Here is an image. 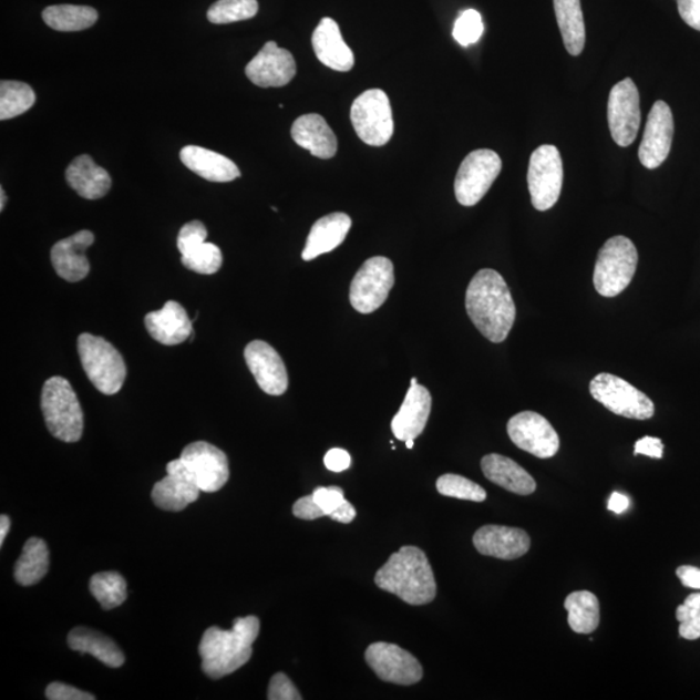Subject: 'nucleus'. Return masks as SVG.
<instances>
[{"label": "nucleus", "instance_id": "79ce46f5", "mask_svg": "<svg viewBox=\"0 0 700 700\" xmlns=\"http://www.w3.org/2000/svg\"><path fill=\"white\" fill-rule=\"evenodd\" d=\"M208 231L200 220H192L181 228L177 246L181 255L189 253L197 246L203 245L207 240Z\"/></svg>", "mask_w": 700, "mask_h": 700}, {"label": "nucleus", "instance_id": "5fc2aeb1", "mask_svg": "<svg viewBox=\"0 0 700 700\" xmlns=\"http://www.w3.org/2000/svg\"><path fill=\"white\" fill-rule=\"evenodd\" d=\"M11 528L10 517L7 515L0 516V545L4 544L7 535H9Z\"/></svg>", "mask_w": 700, "mask_h": 700}, {"label": "nucleus", "instance_id": "5701e85b", "mask_svg": "<svg viewBox=\"0 0 700 700\" xmlns=\"http://www.w3.org/2000/svg\"><path fill=\"white\" fill-rule=\"evenodd\" d=\"M152 338L164 346H178L193 337V323L187 311L177 301H167L163 309L144 318Z\"/></svg>", "mask_w": 700, "mask_h": 700}, {"label": "nucleus", "instance_id": "9b49d317", "mask_svg": "<svg viewBox=\"0 0 700 700\" xmlns=\"http://www.w3.org/2000/svg\"><path fill=\"white\" fill-rule=\"evenodd\" d=\"M527 179L532 205L539 212L552 209L563 185V163L557 147L544 144L534 151Z\"/></svg>", "mask_w": 700, "mask_h": 700}, {"label": "nucleus", "instance_id": "864d4df0", "mask_svg": "<svg viewBox=\"0 0 700 700\" xmlns=\"http://www.w3.org/2000/svg\"><path fill=\"white\" fill-rule=\"evenodd\" d=\"M630 505V501L627 496L619 492H614L610 500H608V509L615 514L626 513Z\"/></svg>", "mask_w": 700, "mask_h": 700}, {"label": "nucleus", "instance_id": "9d476101", "mask_svg": "<svg viewBox=\"0 0 700 700\" xmlns=\"http://www.w3.org/2000/svg\"><path fill=\"white\" fill-rule=\"evenodd\" d=\"M394 286V268L387 257H372L357 271L350 285L349 299L362 315L383 306Z\"/></svg>", "mask_w": 700, "mask_h": 700}, {"label": "nucleus", "instance_id": "09e8293b", "mask_svg": "<svg viewBox=\"0 0 700 700\" xmlns=\"http://www.w3.org/2000/svg\"><path fill=\"white\" fill-rule=\"evenodd\" d=\"M665 444L658 437L646 436L638 440L635 446V455L642 454L651 459H663Z\"/></svg>", "mask_w": 700, "mask_h": 700}, {"label": "nucleus", "instance_id": "423d86ee", "mask_svg": "<svg viewBox=\"0 0 700 700\" xmlns=\"http://www.w3.org/2000/svg\"><path fill=\"white\" fill-rule=\"evenodd\" d=\"M638 264V253L634 241L626 237H614L600 248L595 276L597 292L604 298H615L626 291L634 279Z\"/></svg>", "mask_w": 700, "mask_h": 700}, {"label": "nucleus", "instance_id": "412c9836", "mask_svg": "<svg viewBox=\"0 0 700 700\" xmlns=\"http://www.w3.org/2000/svg\"><path fill=\"white\" fill-rule=\"evenodd\" d=\"M94 234L82 230L72 237L60 240L51 249V262L58 276L68 281L85 279L90 272L86 250L93 246Z\"/></svg>", "mask_w": 700, "mask_h": 700}, {"label": "nucleus", "instance_id": "a211bd4d", "mask_svg": "<svg viewBox=\"0 0 700 700\" xmlns=\"http://www.w3.org/2000/svg\"><path fill=\"white\" fill-rule=\"evenodd\" d=\"M298 68L292 53L278 48L276 42H268L260 52L250 60L246 74L258 87H281L295 79Z\"/></svg>", "mask_w": 700, "mask_h": 700}, {"label": "nucleus", "instance_id": "2eb2a0df", "mask_svg": "<svg viewBox=\"0 0 700 700\" xmlns=\"http://www.w3.org/2000/svg\"><path fill=\"white\" fill-rule=\"evenodd\" d=\"M181 460L202 492L215 493L224 488L230 477L226 454L205 441L187 445L181 454Z\"/></svg>", "mask_w": 700, "mask_h": 700}, {"label": "nucleus", "instance_id": "49530a36", "mask_svg": "<svg viewBox=\"0 0 700 700\" xmlns=\"http://www.w3.org/2000/svg\"><path fill=\"white\" fill-rule=\"evenodd\" d=\"M292 512L296 517L302 521H316L319 519V517L326 516L321 507L316 504L313 494L296 501Z\"/></svg>", "mask_w": 700, "mask_h": 700}, {"label": "nucleus", "instance_id": "473e14b6", "mask_svg": "<svg viewBox=\"0 0 700 700\" xmlns=\"http://www.w3.org/2000/svg\"><path fill=\"white\" fill-rule=\"evenodd\" d=\"M569 628L578 635H589L599 626V600L587 590L574 591L565 600Z\"/></svg>", "mask_w": 700, "mask_h": 700}, {"label": "nucleus", "instance_id": "c9c22d12", "mask_svg": "<svg viewBox=\"0 0 700 700\" xmlns=\"http://www.w3.org/2000/svg\"><path fill=\"white\" fill-rule=\"evenodd\" d=\"M37 101L34 90L19 81L0 82V120H11L28 112Z\"/></svg>", "mask_w": 700, "mask_h": 700}, {"label": "nucleus", "instance_id": "4d7b16f0", "mask_svg": "<svg viewBox=\"0 0 700 700\" xmlns=\"http://www.w3.org/2000/svg\"><path fill=\"white\" fill-rule=\"evenodd\" d=\"M406 446H408V449H413V446H414V440H408V441H406Z\"/></svg>", "mask_w": 700, "mask_h": 700}, {"label": "nucleus", "instance_id": "0eeeda50", "mask_svg": "<svg viewBox=\"0 0 700 700\" xmlns=\"http://www.w3.org/2000/svg\"><path fill=\"white\" fill-rule=\"evenodd\" d=\"M350 120L357 135L369 146H384L392 138V109L383 90H368L357 97L350 110Z\"/></svg>", "mask_w": 700, "mask_h": 700}, {"label": "nucleus", "instance_id": "6e6552de", "mask_svg": "<svg viewBox=\"0 0 700 700\" xmlns=\"http://www.w3.org/2000/svg\"><path fill=\"white\" fill-rule=\"evenodd\" d=\"M589 390L593 398L616 415L646 421L656 414L648 395L619 377L604 372L591 380Z\"/></svg>", "mask_w": 700, "mask_h": 700}, {"label": "nucleus", "instance_id": "a19ab883", "mask_svg": "<svg viewBox=\"0 0 700 700\" xmlns=\"http://www.w3.org/2000/svg\"><path fill=\"white\" fill-rule=\"evenodd\" d=\"M484 33V24L482 14L475 10H467L460 14L456 19L453 37L463 48L476 43Z\"/></svg>", "mask_w": 700, "mask_h": 700}, {"label": "nucleus", "instance_id": "f704fd0d", "mask_svg": "<svg viewBox=\"0 0 700 700\" xmlns=\"http://www.w3.org/2000/svg\"><path fill=\"white\" fill-rule=\"evenodd\" d=\"M91 595L101 604L103 610H113L123 605L127 598V584L123 575L109 570L91 577Z\"/></svg>", "mask_w": 700, "mask_h": 700}, {"label": "nucleus", "instance_id": "4be33fe9", "mask_svg": "<svg viewBox=\"0 0 700 700\" xmlns=\"http://www.w3.org/2000/svg\"><path fill=\"white\" fill-rule=\"evenodd\" d=\"M432 398L428 388L410 385L405 400L392 420V432L401 441L415 440L422 435L431 414Z\"/></svg>", "mask_w": 700, "mask_h": 700}, {"label": "nucleus", "instance_id": "393cba45", "mask_svg": "<svg viewBox=\"0 0 700 700\" xmlns=\"http://www.w3.org/2000/svg\"><path fill=\"white\" fill-rule=\"evenodd\" d=\"M292 138L318 158H332L338 152L337 135L317 113L303 114L292 125Z\"/></svg>", "mask_w": 700, "mask_h": 700}, {"label": "nucleus", "instance_id": "a878e982", "mask_svg": "<svg viewBox=\"0 0 700 700\" xmlns=\"http://www.w3.org/2000/svg\"><path fill=\"white\" fill-rule=\"evenodd\" d=\"M352 227V219L346 213H331L318 219L308 235L307 246L302 250V260L315 258L337 249Z\"/></svg>", "mask_w": 700, "mask_h": 700}, {"label": "nucleus", "instance_id": "7c9ffc66", "mask_svg": "<svg viewBox=\"0 0 700 700\" xmlns=\"http://www.w3.org/2000/svg\"><path fill=\"white\" fill-rule=\"evenodd\" d=\"M554 10L566 50L580 55L587 40L580 0H554Z\"/></svg>", "mask_w": 700, "mask_h": 700}, {"label": "nucleus", "instance_id": "7ed1b4c3", "mask_svg": "<svg viewBox=\"0 0 700 700\" xmlns=\"http://www.w3.org/2000/svg\"><path fill=\"white\" fill-rule=\"evenodd\" d=\"M377 587L412 606L429 605L437 595L428 555L416 546H402L375 575Z\"/></svg>", "mask_w": 700, "mask_h": 700}, {"label": "nucleus", "instance_id": "39448f33", "mask_svg": "<svg viewBox=\"0 0 700 700\" xmlns=\"http://www.w3.org/2000/svg\"><path fill=\"white\" fill-rule=\"evenodd\" d=\"M78 346L82 368L96 390L109 395L120 392L126 379V364L119 350L91 333H82Z\"/></svg>", "mask_w": 700, "mask_h": 700}, {"label": "nucleus", "instance_id": "6e6d98bb", "mask_svg": "<svg viewBox=\"0 0 700 700\" xmlns=\"http://www.w3.org/2000/svg\"><path fill=\"white\" fill-rule=\"evenodd\" d=\"M7 196L3 188H0V210H4Z\"/></svg>", "mask_w": 700, "mask_h": 700}, {"label": "nucleus", "instance_id": "e433bc0d", "mask_svg": "<svg viewBox=\"0 0 700 700\" xmlns=\"http://www.w3.org/2000/svg\"><path fill=\"white\" fill-rule=\"evenodd\" d=\"M257 12V0H218L210 6L207 17L212 24L224 25L253 19Z\"/></svg>", "mask_w": 700, "mask_h": 700}, {"label": "nucleus", "instance_id": "c03bdc74", "mask_svg": "<svg viewBox=\"0 0 700 700\" xmlns=\"http://www.w3.org/2000/svg\"><path fill=\"white\" fill-rule=\"evenodd\" d=\"M269 700H301L302 697L294 682L288 679L285 673H277L271 677L269 690Z\"/></svg>", "mask_w": 700, "mask_h": 700}, {"label": "nucleus", "instance_id": "de8ad7c7", "mask_svg": "<svg viewBox=\"0 0 700 700\" xmlns=\"http://www.w3.org/2000/svg\"><path fill=\"white\" fill-rule=\"evenodd\" d=\"M681 19L700 32V0H676Z\"/></svg>", "mask_w": 700, "mask_h": 700}, {"label": "nucleus", "instance_id": "2f4dec72", "mask_svg": "<svg viewBox=\"0 0 700 700\" xmlns=\"http://www.w3.org/2000/svg\"><path fill=\"white\" fill-rule=\"evenodd\" d=\"M49 547L42 538H29L14 566V578L22 587L40 583L48 575L50 566Z\"/></svg>", "mask_w": 700, "mask_h": 700}, {"label": "nucleus", "instance_id": "bb28decb", "mask_svg": "<svg viewBox=\"0 0 700 700\" xmlns=\"http://www.w3.org/2000/svg\"><path fill=\"white\" fill-rule=\"evenodd\" d=\"M181 162L184 163L189 171L202 178L216 184H226L240 177V171L237 164L231 162L224 155L197 146H186L181 151Z\"/></svg>", "mask_w": 700, "mask_h": 700}, {"label": "nucleus", "instance_id": "37998d69", "mask_svg": "<svg viewBox=\"0 0 700 700\" xmlns=\"http://www.w3.org/2000/svg\"><path fill=\"white\" fill-rule=\"evenodd\" d=\"M316 504L321 507L326 516H331L346 501L344 491L339 486H319L313 493Z\"/></svg>", "mask_w": 700, "mask_h": 700}, {"label": "nucleus", "instance_id": "8fccbe9b", "mask_svg": "<svg viewBox=\"0 0 700 700\" xmlns=\"http://www.w3.org/2000/svg\"><path fill=\"white\" fill-rule=\"evenodd\" d=\"M352 459L344 449L334 447L325 456L326 467L332 471V473H342L350 467Z\"/></svg>", "mask_w": 700, "mask_h": 700}, {"label": "nucleus", "instance_id": "72a5a7b5", "mask_svg": "<svg viewBox=\"0 0 700 700\" xmlns=\"http://www.w3.org/2000/svg\"><path fill=\"white\" fill-rule=\"evenodd\" d=\"M42 17L45 24L58 32H80L93 27L99 14L93 7L59 4L48 7Z\"/></svg>", "mask_w": 700, "mask_h": 700}, {"label": "nucleus", "instance_id": "f3484780", "mask_svg": "<svg viewBox=\"0 0 700 700\" xmlns=\"http://www.w3.org/2000/svg\"><path fill=\"white\" fill-rule=\"evenodd\" d=\"M166 473L152 490V500L158 508L177 513L199 498L202 491L184 461L179 459L167 463Z\"/></svg>", "mask_w": 700, "mask_h": 700}, {"label": "nucleus", "instance_id": "b1692460", "mask_svg": "<svg viewBox=\"0 0 700 700\" xmlns=\"http://www.w3.org/2000/svg\"><path fill=\"white\" fill-rule=\"evenodd\" d=\"M316 55L322 64L338 72H349L354 65V55L342 40L338 22L325 18L311 37Z\"/></svg>", "mask_w": 700, "mask_h": 700}, {"label": "nucleus", "instance_id": "4c0bfd02", "mask_svg": "<svg viewBox=\"0 0 700 700\" xmlns=\"http://www.w3.org/2000/svg\"><path fill=\"white\" fill-rule=\"evenodd\" d=\"M181 261L188 270L203 274V276H212L223 266L224 257L216 245L205 241L189 253L182 255Z\"/></svg>", "mask_w": 700, "mask_h": 700}, {"label": "nucleus", "instance_id": "f03ea898", "mask_svg": "<svg viewBox=\"0 0 700 700\" xmlns=\"http://www.w3.org/2000/svg\"><path fill=\"white\" fill-rule=\"evenodd\" d=\"M258 634L260 620L254 615L235 619L230 630L218 627L205 630L199 646L203 672L218 680L238 671L253 658Z\"/></svg>", "mask_w": 700, "mask_h": 700}, {"label": "nucleus", "instance_id": "58836bf2", "mask_svg": "<svg viewBox=\"0 0 700 700\" xmlns=\"http://www.w3.org/2000/svg\"><path fill=\"white\" fill-rule=\"evenodd\" d=\"M436 488L441 496L445 497L473 502L486 500V492L481 485L461 475L445 474L440 476L436 482Z\"/></svg>", "mask_w": 700, "mask_h": 700}, {"label": "nucleus", "instance_id": "3c124183", "mask_svg": "<svg viewBox=\"0 0 700 700\" xmlns=\"http://www.w3.org/2000/svg\"><path fill=\"white\" fill-rule=\"evenodd\" d=\"M683 587L700 590V568L694 566H681L676 570Z\"/></svg>", "mask_w": 700, "mask_h": 700}, {"label": "nucleus", "instance_id": "f8f14e48", "mask_svg": "<svg viewBox=\"0 0 700 700\" xmlns=\"http://www.w3.org/2000/svg\"><path fill=\"white\" fill-rule=\"evenodd\" d=\"M608 126L616 144L628 147L641 125V106L636 83L626 79L612 87L607 106Z\"/></svg>", "mask_w": 700, "mask_h": 700}, {"label": "nucleus", "instance_id": "603ef678", "mask_svg": "<svg viewBox=\"0 0 700 700\" xmlns=\"http://www.w3.org/2000/svg\"><path fill=\"white\" fill-rule=\"evenodd\" d=\"M357 513L356 508L349 501L342 502V505L330 517L334 522L342 524H349L354 521Z\"/></svg>", "mask_w": 700, "mask_h": 700}, {"label": "nucleus", "instance_id": "dca6fc26", "mask_svg": "<svg viewBox=\"0 0 700 700\" xmlns=\"http://www.w3.org/2000/svg\"><path fill=\"white\" fill-rule=\"evenodd\" d=\"M675 134L672 111L663 101L652 105L646 123L641 146H639V162L648 169H657L663 164L671 152Z\"/></svg>", "mask_w": 700, "mask_h": 700}, {"label": "nucleus", "instance_id": "ddd939ff", "mask_svg": "<svg viewBox=\"0 0 700 700\" xmlns=\"http://www.w3.org/2000/svg\"><path fill=\"white\" fill-rule=\"evenodd\" d=\"M369 667L380 680L395 684H414L423 679L421 661L400 646L375 642L364 653Z\"/></svg>", "mask_w": 700, "mask_h": 700}, {"label": "nucleus", "instance_id": "a18cd8bd", "mask_svg": "<svg viewBox=\"0 0 700 700\" xmlns=\"http://www.w3.org/2000/svg\"><path fill=\"white\" fill-rule=\"evenodd\" d=\"M45 698L50 700H94L90 692L82 691L63 682H52L45 689Z\"/></svg>", "mask_w": 700, "mask_h": 700}, {"label": "nucleus", "instance_id": "c85d7f7f", "mask_svg": "<svg viewBox=\"0 0 700 700\" xmlns=\"http://www.w3.org/2000/svg\"><path fill=\"white\" fill-rule=\"evenodd\" d=\"M483 474L490 482L508 492L529 496L536 491L535 478L515 461L501 454H488L482 460Z\"/></svg>", "mask_w": 700, "mask_h": 700}, {"label": "nucleus", "instance_id": "6ab92c4d", "mask_svg": "<svg viewBox=\"0 0 700 700\" xmlns=\"http://www.w3.org/2000/svg\"><path fill=\"white\" fill-rule=\"evenodd\" d=\"M247 367L258 387L270 395H281L288 388V375L284 360L268 342L255 340L245 350Z\"/></svg>", "mask_w": 700, "mask_h": 700}, {"label": "nucleus", "instance_id": "aec40b11", "mask_svg": "<svg viewBox=\"0 0 700 700\" xmlns=\"http://www.w3.org/2000/svg\"><path fill=\"white\" fill-rule=\"evenodd\" d=\"M476 550L485 557L502 560H514L527 554L531 538L521 528L504 527V525H484L474 535Z\"/></svg>", "mask_w": 700, "mask_h": 700}, {"label": "nucleus", "instance_id": "20e7f679", "mask_svg": "<svg viewBox=\"0 0 700 700\" xmlns=\"http://www.w3.org/2000/svg\"><path fill=\"white\" fill-rule=\"evenodd\" d=\"M41 408L45 425L53 437L64 443H78L83 433V413L72 385L62 377L44 383Z\"/></svg>", "mask_w": 700, "mask_h": 700}, {"label": "nucleus", "instance_id": "4468645a", "mask_svg": "<svg viewBox=\"0 0 700 700\" xmlns=\"http://www.w3.org/2000/svg\"><path fill=\"white\" fill-rule=\"evenodd\" d=\"M507 433L517 447L537 459H552L560 447L557 431L545 416L535 412L514 415L507 423Z\"/></svg>", "mask_w": 700, "mask_h": 700}, {"label": "nucleus", "instance_id": "f257e3e1", "mask_svg": "<svg viewBox=\"0 0 700 700\" xmlns=\"http://www.w3.org/2000/svg\"><path fill=\"white\" fill-rule=\"evenodd\" d=\"M466 310L483 337L497 344L507 339L516 317L515 302L505 279L492 269L478 271L470 281Z\"/></svg>", "mask_w": 700, "mask_h": 700}, {"label": "nucleus", "instance_id": "cd10ccee", "mask_svg": "<svg viewBox=\"0 0 700 700\" xmlns=\"http://www.w3.org/2000/svg\"><path fill=\"white\" fill-rule=\"evenodd\" d=\"M65 177L68 185L89 200L102 199L112 186L109 172L96 165L93 157L89 155L75 157L68 166Z\"/></svg>", "mask_w": 700, "mask_h": 700}, {"label": "nucleus", "instance_id": "ea45409f", "mask_svg": "<svg viewBox=\"0 0 700 700\" xmlns=\"http://www.w3.org/2000/svg\"><path fill=\"white\" fill-rule=\"evenodd\" d=\"M676 619L680 622V636L688 641L700 638V591L692 593L677 607Z\"/></svg>", "mask_w": 700, "mask_h": 700}, {"label": "nucleus", "instance_id": "1a4fd4ad", "mask_svg": "<svg viewBox=\"0 0 700 700\" xmlns=\"http://www.w3.org/2000/svg\"><path fill=\"white\" fill-rule=\"evenodd\" d=\"M502 169L501 157L492 150H476L463 159L454 182L456 200L474 207L483 199Z\"/></svg>", "mask_w": 700, "mask_h": 700}, {"label": "nucleus", "instance_id": "c756f323", "mask_svg": "<svg viewBox=\"0 0 700 700\" xmlns=\"http://www.w3.org/2000/svg\"><path fill=\"white\" fill-rule=\"evenodd\" d=\"M68 645L73 651L90 653L111 668H119L125 663L124 652L116 642L94 629L74 628L68 636Z\"/></svg>", "mask_w": 700, "mask_h": 700}]
</instances>
